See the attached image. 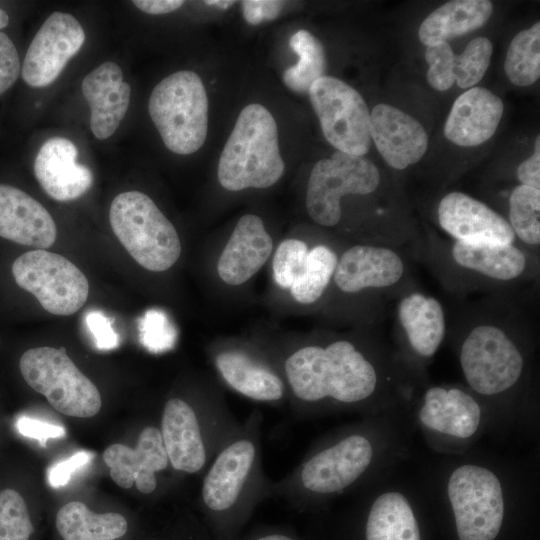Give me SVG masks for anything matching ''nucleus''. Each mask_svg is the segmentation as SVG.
Segmentation results:
<instances>
[{
    "label": "nucleus",
    "mask_w": 540,
    "mask_h": 540,
    "mask_svg": "<svg viewBox=\"0 0 540 540\" xmlns=\"http://www.w3.org/2000/svg\"><path fill=\"white\" fill-rule=\"evenodd\" d=\"M280 373L292 415L300 420L410 408L426 384L384 343L348 338L292 350L284 356Z\"/></svg>",
    "instance_id": "obj_1"
},
{
    "label": "nucleus",
    "mask_w": 540,
    "mask_h": 540,
    "mask_svg": "<svg viewBox=\"0 0 540 540\" xmlns=\"http://www.w3.org/2000/svg\"><path fill=\"white\" fill-rule=\"evenodd\" d=\"M412 431L410 408L340 425L317 438L295 468L273 481L270 497L298 508L325 506L407 461Z\"/></svg>",
    "instance_id": "obj_2"
},
{
    "label": "nucleus",
    "mask_w": 540,
    "mask_h": 540,
    "mask_svg": "<svg viewBox=\"0 0 540 540\" xmlns=\"http://www.w3.org/2000/svg\"><path fill=\"white\" fill-rule=\"evenodd\" d=\"M421 484L446 507L458 540H497L509 511L539 496L538 456L514 458L474 447L441 456Z\"/></svg>",
    "instance_id": "obj_3"
},
{
    "label": "nucleus",
    "mask_w": 540,
    "mask_h": 540,
    "mask_svg": "<svg viewBox=\"0 0 540 540\" xmlns=\"http://www.w3.org/2000/svg\"><path fill=\"white\" fill-rule=\"evenodd\" d=\"M534 352L522 329L495 317L474 321L457 341L464 384L489 408L494 436L519 434L534 439L538 435Z\"/></svg>",
    "instance_id": "obj_4"
},
{
    "label": "nucleus",
    "mask_w": 540,
    "mask_h": 540,
    "mask_svg": "<svg viewBox=\"0 0 540 540\" xmlns=\"http://www.w3.org/2000/svg\"><path fill=\"white\" fill-rule=\"evenodd\" d=\"M263 414L252 411L203 472L201 504L213 520H231L270 498L273 480L265 473Z\"/></svg>",
    "instance_id": "obj_5"
},
{
    "label": "nucleus",
    "mask_w": 540,
    "mask_h": 540,
    "mask_svg": "<svg viewBox=\"0 0 540 540\" xmlns=\"http://www.w3.org/2000/svg\"><path fill=\"white\" fill-rule=\"evenodd\" d=\"M410 415L414 430L440 456L464 454L484 435H494L489 408L465 384H425Z\"/></svg>",
    "instance_id": "obj_6"
},
{
    "label": "nucleus",
    "mask_w": 540,
    "mask_h": 540,
    "mask_svg": "<svg viewBox=\"0 0 540 540\" xmlns=\"http://www.w3.org/2000/svg\"><path fill=\"white\" fill-rule=\"evenodd\" d=\"M240 426L222 397L212 393L199 403L169 398L159 429L172 469L197 474L206 470Z\"/></svg>",
    "instance_id": "obj_7"
},
{
    "label": "nucleus",
    "mask_w": 540,
    "mask_h": 540,
    "mask_svg": "<svg viewBox=\"0 0 540 540\" xmlns=\"http://www.w3.org/2000/svg\"><path fill=\"white\" fill-rule=\"evenodd\" d=\"M277 124L267 108L253 103L235 122L218 162V180L229 191L268 188L283 175Z\"/></svg>",
    "instance_id": "obj_8"
},
{
    "label": "nucleus",
    "mask_w": 540,
    "mask_h": 540,
    "mask_svg": "<svg viewBox=\"0 0 540 540\" xmlns=\"http://www.w3.org/2000/svg\"><path fill=\"white\" fill-rule=\"evenodd\" d=\"M109 221L117 239L143 268L162 272L179 259V235L148 195L135 190L118 194L110 205Z\"/></svg>",
    "instance_id": "obj_9"
},
{
    "label": "nucleus",
    "mask_w": 540,
    "mask_h": 540,
    "mask_svg": "<svg viewBox=\"0 0 540 540\" xmlns=\"http://www.w3.org/2000/svg\"><path fill=\"white\" fill-rule=\"evenodd\" d=\"M148 111L170 151L189 155L205 143L208 98L205 86L195 72L180 70L162 79L152 90Z\"/></svg>",
    "instance_id": "obj_10"
},
{
    "label": "nucleus",
    "mask_w": 540,
    "mask_h": 540,
    "mask_svg": "<svg viewBox=\"0 0 540 540\" xmlns=\"http://www.w3.org/2000/svg\"><path fill=\"white\" fill-rule=\"evenodd\" d=\"M19 367L26 383L44 395L58 412L89 418L100 411L97 387L78 369L64 347L28 349L22 354Z\"/></svg>",
    "instance_id": "obj_11"
},
{
    "label": "nucleus",
    "mask_w": 540,
    "mask_h": 540,
    "mask_svg": "<svg viewBox=\"0 0 540 540\" xmlns=\"http://www.w3.org/2000/svg\"><path fill=\"white\" fill-rule=\"evenodd\" d=\"M399 467L350 493L365 510L364 540H422L418 503L424 490Z\"/></svg>",
    "instance_id": "obj_12"
},
{
    "label": "nucleus",
    "mask_w": 540,
    "mask_h": 540,
    "mask_svg": "<svg viewBox=\"0 0 540 540\" xmlns=\"http://www.w3.org/2000/svg\"><path fill=\"white\" fill-rule=\"evenodd\" d=\"M380 184L378 168L369 159L336 151L319 160L311 170L306 190V209L311 219L333 227L341 219V198L368 195Z\"/></svg>",
    "instance_id": "obj_13"
},
{
    "label": "nucleus",
    "mask_w": 540,
    "mask_h": 540,
    "mask_svg": "<svg viewBox=\"0 0 540 540\" xmlns=\"http://www.w3.org/2000/svg\"><path fill=\"white\" fill-rule=\"evenodd\" d=\"M12 273L17 285L34 295L53 315L74 314L89 295V282L83 272L69 259L45 249L19 256Z\"/></svg>",
    "instance_id": "obj_14"
},
{
    "label": "nucleus",
    "mask_w": 540,
    "mask_h": 540,
    "mask_svg": "<svg viewBox=\"0 0 540 540\" xmlns=\"http://www.w3.org/2000/svg\"><path fill=\"white\" fill-rule=\"evenodd\" d=\"M308 93L326 140L337 151L364 156L372 140L370 112L360 93L331 76L317 79Z\"/></svg>",
    "instance_id": "obj_15"
},
{
    "label": "nucleus",
    "mask_w": 540,
    "mask_h": 540,
    "mask_svg": "<svg viewBox=\"0 0 540 540\" xmlns=\"http://www.w3.org/2000/svg\"><path fill=\"white\" fill-rule=\"evenodd\" d=\"M397 320L401 346L396 353L418 378L425 381V368L447 334L444 308L433 296L408 293L397 304Z\"/></svg>",
    "instance_id": "obj_16"
},
{
    "label": "nucleus",
    "mask_w": 540,
    "mask_h": 540,
    "mask_svg": "<svg viewBox=\"0 0 540 540\" xmlns=\"http://www.w3.org/2000/svg\"><path fill=\"white\" fill-rule=\"evenodd\" d=\"M84 42V29L74 16L53 12L27 49L21 68L23 80L35 88L52 84Z\"/></svg>",
    "instance_id": "obj_17"
},
{
    "label": "nucleus",
    "mask_w": 540,
    "mask_h": 540,
    "mask_svg": "<svg viewBox=\"0 0 540 540\" xmlns=\"http://www.w3.org/2000/svg\"><path fill=\"white\" fill-rule=\"evenodd\" d=\"M405 273V261L392 247L357 244L338 257L332 280L346 294L365 291L383 293L398 285Z\"/></svg>",
    "instance_id": "obj_18"
},
{
    "label": "nucleus",
    "mask_w": 540,
    "mask_h": 540,
    "mask_svg": "<svg viewBox=\"0 0 540 540\" xmlns=\"http://www.w3.org/2000/svg\"><path fill=\"white\" fill-rule=\"evenodd\" d=\"M439 225L454 241L515 244V234L503 216L462 192L446 194L438 205Z\"/></svg>",
    "instance_id": "obj_19"
},
{
    "label": "nucleus",
    "mask_w": 540,
    "mask_h": 540,
    "mask_svg": "<svg viewBox=\"0 0 540 540\" xmlns=\"http://www.w3.org/2000/svg\"><path fill=\"white\" fill-rule=\"evenodd\" d=\"M102 457L118 486L128 489L135 484L137 490L145 495L155 492L158 487L157 474L170 465L160 429L153 425L141 430L134 448L120 443L112 444L105 449Z\"/></svg>",
    "instance_id": "obj_20"
},
{
    "label": "nucleus",
    "mask_w": 540,
    "mask_h": 540,
    "mask_svg": "<svg viewBox=\"0 0 540 540\" xmlns=\"http://www.w3.org/2000/svg\"><path fill=\"white\" fill-rule=\"evenodd\" d=\"M448 249L453 268L488 284L510 285L520 281L528 276L532 265L528 253L516 244L454 241Z\"/></svg>",
    "instance_id": "obj_21"
},
{
    "label": "nucleus",
    "mask_w": 540,
    "mask_h": 540,
    "mask_svg": "<svg viewBox=\"0 0 540 540\" xmlns=\"http://www.w3.org/2000/svg\"><path fill=\"white\" fill-rule=\"evenodd\" d=\"M370 135L385 162L398 170L417 163L428 147L423 126L400 109L378 104L370 113Z\"/></svg>",
    "instance_id": "obj_22"
},
{
    "label": "nucleus",
    "mask_w": 540,
    "mask_h": 540,
    "mask_svg": "<svg viewBox=\"0 0 540 540\" xmlns=\"http://www.w3.org/2000/svg\"><path fill=\"white\" fill-rule=\"evenodd\" d=\"M213 363L223 381L248 399L276 405L288 398L281 373L243 349H222L213 356Z\"/></svg>",
    "instance_id": "obj_23"
},
{
    "label": "nucleus",
    "mask_w": 540,
    "mask_h": 540,
    "mask_svg": "<svg viewBox=\"0 0 540 540\" xmlns=\"http://www.w3.org/2000/svg\"><path fill=\"white\" fill-rule=\"evenodd\" d=\"M75 144L63 137L48 139L34 160V175L46 194L57 201H71L93 184L92 171L77 163Z\"/></svg>",
    "instance_id": "obj_24"
},
{
    "label": "nucleus",
    "mask_w": 540,
    "mask_h": 540,
    "mask_svg": "<svg viewBox=\"0 0 540 540\" xmlns=\"http://www.w3.org/2000/svg\"><path fill=\"white\" fill-rule=\"evenodd\" d=\"M272 250L273 240L263 220L255 214L243 215L218 258L220 279L232 286L247 282L266 263Z\"/></svg>",
    "instance_id": "obj_25"
},
{
    "label": "nucleus",
    "mask_w": 540,
    "mask_h": 540,
    "mask_svg": "<svg viewBox=\"0 0 540 540\" xmlns=\"http://www.w3.org/2000/svg\"><path fill=\"white\" fill-rule=\"evenodd\" d=\"M0 236L15 243L46 249L57 237L46 208L24 191L0 184Z\"/></svg>",
    "instance_id": "obj_26"
},
{
    "label": "nucleus",
    "mask_w": 540,
    "mask_h": 540,
    "mask_svg": "<svg viewBox=\"0 0 540 540\" xmlns=\"http://www.w3.org/2000/svg\"><path fill=\"white\" fill-rule=\"evenodd\" d=\"M82 92L90 107V128L100 140L109 138L127 113L131 86L118 64L106 61L85 76Z\"/></svg>",
    "instance_id": "obj_27"
},
{
    "label": "nucleus",
    "mask_w": 540,
    "mask_h": 540,
    "mask_svg": "<svg viewBox=\"0 0 540 540\" xmlns=\"http://www.w3.org/2000/svg\"><path fill=\"white\" fill-rule=\"evenodd\" d=\"M503 111L497 95L483 87H472L454 101L444 127L445 137L462 147L480 145L494 135Z\"/></svg>",
    "instance_id": "obj_28"
},
{
    "label": "nucleus",
    "mask_w": 540,
    "mask_h": 540,
    "mask_svg": "<svg viewBox=\"0 0 540 540\" xmlns=\"http://www.w3.org/2000/svg\"><path fill=\"white\" fill-rule=\"evenodd\" d=\"M493 4L488 0H453L431 12L418 30L420 41L431 46L483 26L490 18Z\"/></svg>",
    "instance_id": "obj_29"
},
{
    "label": "nucleus",
    "mask_w": 540,
    "mask_h": 540,
    "mask_svg": "<svg viewBox=\"0 0 540 540\" xmlns=\"http://www.w3.org/2000/svg\"><path fill=\"white\" fill-rule=\"evenodd\" d=\"M55 523L63 540H116L128 529L123 515L95 513L80 501L63 505L57 512Z\"/></svg>",
    "instance_id": "obj_30"
},
{
    "label": "nucleus",
    "mask_w": 540,
    "mask_h": 540,
    "mask_svg": "<svg viewBox=\"0 0 540 540\" xmlns=\"http://www.w3.org/2000/svg\"><path fill=\"white\" fill-rule=\"evenodd\" d=\"M298 62L283 73L284 84L297 93H308L310 86L324 76L326 55L322 43L311 32L300 29L289 40Z\"/></svg>",
    "instance_id": "obj_31"
},
{
    "label": "nucleus",
    "mask_w": 540,
    "mask_h": 540,
    "mask_svg": "<svg viewBox=\"0 0 540 540\" xmlns=\"http://www.w3.org/2000/svg\"><path fill=\"white\" fill-rule=\"evenodd\" d=\"M338 256L326 245H317L309 250L304 268L290 287L294 300L303 305L317 302L330 284Z\"/></svg>",
    "instance_id": "obj_32"
},
{
    "label": "nucleus",
    "mask_w": 540,
    "mask_h": 540,
    "mask_svg": "<svg viewBox=\"0 0 540 540\" xmlns=\"http://www.w3.org/2000/svg\"><path fill=\"white\" fill-rule=\"evenodd\" d=\"M504 70L516 86H529L540 77V22L520 31L511 41Z\"/></svg>",
    "instance_id": "obj_33"
},
{
    "label": "nucleus",
    "mask_w": 540,
    "mask_h": 540,
    "mask_svg": "<svg viewBox=\"0 0 540 540\" xmlns=\"http://www.w3.org/2000/svg\"><path fill=\"white\" fill-rule=\"evenodd\" d=\"M515 237L524 245L540 244V190L516 186L509 196V221Z\"/></svg>",
    "instance_id": "obj_34"
},
{
    "label": "nucleus",
    "mask_w": 540,
    "mask_h": 540,
    "mask_svg": "<svg viewBox=\"0 0 540 540\" xmlns=\"http://www.w3.org/2000/svg\"><path fill=\"white\" fill-rule=\"evenodd\" d=\"M493 44L486 37L472 39L455 58V82L469 88L480 82L490 65Z\"/></svg>",
    "instance_id": "obj_35"
},
{
    "label": "nucleus",
    "mask_w": 540,
    "mask_h": 540,
    "mask_svg": "<svg viewBox=\"0 0 540 540\" xmlns=\"http://www.w3.org/2000/svg\"><path fill=\"white\" fill-rule=\"evenodd\" d=\"M33 525L23 497L13 489L0 492V540H29Z\"/></svg>",
    "instance_id": "obj_36"
},
{
    "label": "nucleus",
    "mask_w": 540,
    "mask_h": 540,
    "mask_svg": "<svg viewBox=\"0 0 540 540\" xmlns=\"http://www.w3.org/2000/svg\"><path fill=\"white\" fill-rule=\"evenodd\" d=\"M309 250L304 241L294 238L286 239L278 245L272 268L274 280L279 287L290 289L304 268Z\"/></svg>",
    "instance_id": "obj_37"
},
{
    "label": "nucleus",
    "mask_w": 540,
    "mask_h": 540,
    "mask_svg": "<svg viewBox=\"0 0 540 540\" xmlns=\"http://www.w3.org/2000/svg\"><path fill=\"white\" fill-rule=\"evenodd\" d=\"M455 58L448 42H439L427 46L425 59L429 65L427 80L431 87L446 91L455 83Z\"/></svg>",
    "instance_id": "obj_38"
},
{
    "label": "nucleus",
    "mask_w": 540,
    "mask_h": 540,
    "mask_svg": "<svg viewBox=\"0 0 540 540\" xmlns=\"http://www.w3.org/2000/svg\"><path fill=\"white\" fill-rule=\"evenodd\" d=\"M20 59L11 39L0 32V95L8 90L20 74Z\"/></svg>",
    "instance_id": "obj_39"
},
{
    "label": "nucleus",
    "mask_w": 540,
    "mask_h": 540,
    "mask_svg": "<svg viewBox=\"0 0 540 540\" xmlns=\"http://www.w3.org/2000/svg\"><path fill=\"white\" fill-rule=\"evenodd\" d=\"M86 326L100 350H111L118 346L119 338L110 319L99 310L89 311L85 316Z\"/></svg>",
    "instance_id": "obj_40"
},
{
    "label": "nucleus",
    "mask_w": 540,
    "mask_h": 540,
    "mask_svg": "<svg viewBox=\"0 0 540 540\" xmlns=\"http://www.w3.org/2000/svg\"><path fill=\"white\" fill-rule=\"evenodd\" d=\"M93 454L87 451H79L71 457L62 460L48 470V481L53 487L66 485L71 476L81 467L88 464L93 458Z\"/></svg>",
    "instance_id": "obj_41"
},
{
    "label": "nucleus",
    "mask_w": 540,
    "mask_h": 540,
    "mask_svg": "<svg viewBox=\"0 0 540 540\" xmlns=\"http://www.w3.org/2000/svg\"><path fill=\"white\" fill-rule=\"evenodd\" d=\"M16 427L20 434L38 440L42 446H45L47 440L59 438L65 434L62 426L28 416H21L16 422Z\"/></svg>",
    "instance_id": "obj_42"
},
{
    "label": "nucleus",
    "mask_w": 540,
    "mask_h": 540,
    "mask_svg": "<svg viewBox=\"0 0 540 540\" xmlns=\"http://www.w3.org/2000/svg\"><path fill=\"white\" fill-rule=\"evenodd\" d=\"M142 343L151 350H160L166 346L164 318L156 311H149L139 326Z\"/></svg>",
    "instance_id": "obj_43"
},
{
    "label": "nucleus",
    "mask_w": 540,
    "mask_h": 540,
    "mask_svg": "<svg viewBox=\"0 0 540 540\" xmlns=\"http://www.w3.org/2000/svg\"><path fill=\"white\" fill-rule=\"evenodd\" d=\"M284 2L275 0H246L241 2L245 21L258 25L265 20H274L279 15Z\"/></svg>",
    "instance_id": "obj_44"
},
{
    "label": "nucleus",
    "mask_w": 540,
    "mask_h": 540,
    "mask_svg": "<svg viewBox=\"0 0 540 540\" xmlns=\"http://www.w3.org/2000/svg\"><path fill=\"white\" fill-rule=\"evenodd\" d=\"M517 177L521 185L540 190V137L535 140L533 154L517 168Z\"/></svg>",
    "instance_id": "obj_45"
},
{
    "label": "nucleus",
    "mask_w": 540,
    "mask_h": 540,
    "mask_svg": "<svg viewBox=\"0 0 540 540\" xmlns=\"http://www.w3.org/2000/svg\"><path fill=\"white\" fill-rule=\"evenodd\" d=\"M133 4L147 14H166L180 8L184 1L181 0H134Z\"/></svg>",
    "instance_id": "obj_46"
},
{
    "label": "nucleus",
    "mask_w": 540,
    "mask_h": 540,
    "mask_svg": "<svg viewBox=\"0 0 540 540\" xmlns=\"http://www.w3.org/2000/svg\"><path fill=\"white\" fill-rule=\"evenodd\" d=\"M253 540H297V539L285 533L273 532V533L260 535L254 538Z\"/></svg>",
    "instance_id": "obj_47"
},
{
    "label": "nucleus",
    "mask_w": 540,
    "mask_h": 540,
    "mask_svg": "<svg viewBox=\"0 0 540 540\" xmlns=\"http://www.w3.org/2000/svg\"><path fill=\"white\" fill-rule=\"evenodd\" d=\"M204 3L210 6L218 7L220 9H227L233 6L235 2L229 0H207L204 1Z\"/></svg>",
    "instance_id": "obj_48"
},
{
    "label": "nucleus",
    "mask_w": 540,
    "mask_h": 540,
    "mask_svg": "<svg viewBox=\"0 0 540 540\" xmlns=\"http://www.w3.org/2000/svg\"><path fill=\"white\" fill-rule=\"evenodd\" d=\"M9 24L8 14L0 8V29L5 28Z\"/></svg>",
    "instance_id": "obj_49"
}]
</instances>
